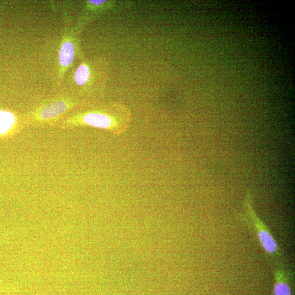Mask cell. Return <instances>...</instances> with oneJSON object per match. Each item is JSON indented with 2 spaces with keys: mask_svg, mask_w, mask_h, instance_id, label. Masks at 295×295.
Wrapping results in <instances>:
<instances>
[{
  "mask_svg": "<svg viewBox=\"0 0 295 295\" xmlns=\"http://www.w3.org/2000/svg\"><path fill=\"white\" fill-rule=\"evenodd\" d=\"M251 200V195L248 194L246 198V206L249 214L251 215L253 220L256 223V226H258V237L261 245L267 253L269 254L274 253L277 251L278 249L277 243L266 229L263 227L264 224L256 216L252 206Z\"/></svg>",
  "mask_w": 295,
  "mask_h": 295,
  "instance_id": "obj_1",
  "label": "cell"
},
{
  "mask_svg": "<svg viewBox=\"0 0 295 295\" xmlns=\"http://www.w3.org/2000/svg\"><path fill=\"white\" fill-rule=\"evenodd\" d=\"M85 123L90 126L109 129L114 125H119V120L110 115L101 113H91L85 115Z\"/></svg>",
  "mask_w": 295,
  "mask_h": 295,
  "instance_id": "obj_2",
  "label": "cell"
},
{
  "mask_svg": "<svg viewBox=\"0 0 295 295\" xmlns=\"http://www.w3.org/2000/svg\"><path fill=\"white\" fill-rule=\"evenodd\" d=\"M67 109V105L62 101H57L44 108L41 112V116L44 119H49L57 116Z\"/></svg>",
  "mask_w": 295,
  "mask_h": 295,
  "instance_id": "obj_3",
  "label": "cell"
},
{
  "mask_svg": "<svg viewBox=\"0 0 295 295\" xmlns=\"http://www.w3.org/2000/svg\"><path fill=\"white\" fill-rule=\"evenodd\" d=\"M75 50L73 45L70 42H66L62 44L60 49L59 59L63 67L68 66L74 59Z\"/></svg>",
  "mask_w": 295,
  "mask_h": 295,
  "instance_id": "obj_4",
  "label": "cell"
},
{
  "mask_svg": "<svg viewBox=\"0 0 295 295\" xmlns=\"http://www.w3.org/2000/svg\"><path fill=\"white\" fill-rule=\"evenodd\" d=\"M15 123V118L12 113L0 111V134L7 133Z\"/></svg>",
  "mask_w": 295,
  "mask_h": 295,
  "instance_id": "obj_5",
  "label": "cell"
},
{
  "mask_svg": "<svg viewBox=\"0 0 295 295\" xmlns=\"http://www.w3.org/2000/svg\"><path fill=\"white\" fill-rule=\"evenodd\" d=\"M91 72L88 66L85 64H82L78 69L76 70L75 75V81L79 86H85L88 81Z\"/></svg>",
  "mask_w": 295,
  "mask_h": 295,
  "instance_id": "obj_6",
  "label": "cell"
},
{
  "mask_svg": "<svg viewBox=\"0 0 295 295\" xmlns=\"http://www.w3.org/2000/svg\"><path fill=\"white\" fill-rule=\"evenodd\" d=\"M274 295H291V288L284 281H278L274 288Z\"/></svg>",
  "mask_w": 295,
  "mask_h": 295,
  "instance_id": "obj_7",
  "label": "cell"
},
{
  "mask_svg": "<svg viewBox=\"0 0 295 295\" xmlns=\"http://www.w3.org/2000/svg\"><path fill=\"white\" fill-rule=\"evenodd\" d=\"M105 2V1H96V0H94V1H93V0H91V1H89L90 3L96 6L101 5L102 4H104Z\"/></svg>",
  "mask_w": 295,
  "mask_h": 295,
  "instance_id": "obj_8",
  "label": "cell"
}]
</instances>
